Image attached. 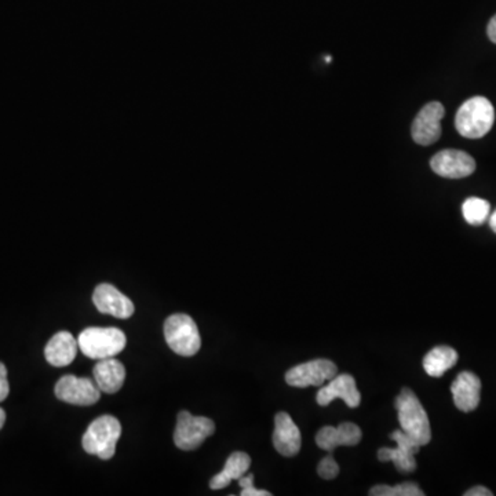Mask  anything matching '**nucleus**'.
<instances>
[{
	"label": "nucleus",
	"mask_w": 496,
	"mask_h": 496,
	"mask_svg": "<svg viewBox=\"0 0 496 496\" xmlns=\"http://www.w3.org/2000/svg\"><path fill=\"white\" fill-rule=\"evenodd\" d=\"M10 393L9 380H7V368L4 363H0V403L6 400Z\"/></svg>",
	"instance_id": "obj_25"
},
{
	"label": "nucleus",
	"mask_w": 496,
	"mask_h": 496,
	"mask_svg": "<svg viewBox=\"0 0 496 496\" xmlns=\"http://www.w3.org/2000/svg\"><path fill=\"white\" fill-rule=\"evenodd\" d=\"M79 343L75 340L74 335L68 331H61L55 334L44 349V356L49 364L54 367H67L76 358Z\"/></svg>",
	"instance_id": "obj_17"
},
{
	"label": "nucleus",
	"mask_w": 496,
	"mask_h": 496,
	"mask_svg": "<svg viewBox=\"0 0 496 496\" xmlns=\"http://www.w3.org/2000/svg\"><path fill=\"white\" fill-rule=\"evenodd\" d=\"M390 438L397 443V448H380L378 451V460L380 462H393L396 468L403 473H411L417 468L415 453L420 452V445L417 441L405 435L403 430H396Z\"/></svg>",
	"instance_id": "obj_10"
},
{
	"label": "nucleus",
	"mask_w": 496,
	"mask_h": 496,
	"mask_svg": "<svg viewBox=\"0 0 496 496\" xmlns=\"http://www.w3.org/2000/svg\"><path fill=\"white\" fill-rule=\"evenodd\" d=\"M371 496H423V491L415 483H403V484L390 487V485H377L371 488Z\"/></svg>",
	"instance_id": "obj_22"
},
{
	"label": "nucleus",
	"mask_w": 496,
	"mask_h": 496,
	"mask_svg": "<svg viewBox=\"0 0 496 496\" xmlns=\"http://www.w3.org/2000/svg\"><path fill=\"white\" fill-rule=\"evenodd\" d=\"M337 374L338 368L334 363L327 358H317V360L303 363L288 371L285 374V382L294 388L322 386Z\"/></svg>",
	"instance_id": "obj_8"
},
{
	"label": "nucleus",
	"mask_w": 496,
	"mask_h": 496,
	"mask_svg": "<svg viewBox=\"0 0 496 496\" xmlns=\"http://www.w3.org/2000/svg\"><path fill=\"white\" fill-rule=\"evenodd\" d=\"M430 167L440 177L460 180L476 172V162L463 150L445 149L432 157Z\"/></svg>",
	"instance_id": "obj_11"
},
{
	"label": "nucleus",
	"mask_w": 496,
	"mask_h": 496,
	"mask_svg": "<svg viewBox=\"0 0 496 496\" xmlns=\"http://www.w3.org/2000/svg\"><path fill=\"white\" fill-rule=\"evenodd\" d=\"M273 445L277 452L287 458L295 457L300 451V430L287 412H279L275 417Z\"/></svg>",
	"instance_id": "obj_14"
},
{
	"label": "nucleus",
	"mask_w": 496,
	"mask_h": 496,
	"mask_svg": "<svg viewBox=\"0 0 496 496\" xmlns=\"http://www.w3.org/2000/svg\"><path fill=\"white\" fill-rule=\"evenodd\" d=\"M445 109L441 102L432 101L426 104L412 123L413 141L422 147H429L441 137V119L444 117Z\"/></svg>",
	"instance_id": "obj_9"
},
{
	"label": "nucleus",
	"mask_w": 496,
	"mask_h": 496,
	"mask_svg": "<svg viewBox=\"0 0 496 496\" xmlns=\"http://www.w3.org/2000/svg\"><path fill=\"white\" fill-rule=\"evenodd\" d=\"M493 493L491 492L488 488L481 487V485H477V487L470 488V490L466 491L465 496H492Z\"/></svg>",
	"instance_id": "obj_26"
},
{
	"label": "nucleus",
	"mask_w": 496,
	"mask_h": 496,
	"mask_svg": "<svg viewBox=\"0 0 496 496\" xmlns=\"http://www.w3.org/2000/svg\"><path fill=\"white\" fill-rule=\"evenodd\" d=\"M396 410L402 430L417 441L420 447L429 444L432 440L429 418L420 398L411 389H403L396 398Z\"/></svg>",
	"instance_id": "obj_1"
},
{
	"label": "nucleus",
	"mask_w": 496,
	"mask_h": 496,
	"mask_svg": "<svg viewBox=\"0 0 496 496\" xmlns=\"http://www.w3.org/2000/svg\"><path fill=\"white\" fill-rule=\"evenodd\" d=\"M362 429L355 423L345 422L340 426H324L316 435V444L319 445L322 450L334 451L340 445H348V447H355L362 441Z\"/></svg>",
	"instance_id": "obj_15"
},
{
	"label": "nucleus",
	"mask_w": 496,
	"mask_h": 496,
	"mask_svg": "<svg viewBox=\"0 0 496 496\" xmlns=\"http://www.w3.org/2000/svg\"><path fill=\"white\" fill-rule=\"evenodd\" d=\"M214 420L205 417H193L188 411L178 413L175 426L174 443L180 450H197L205 438L214 435Z\"/></svg>",
	"instance_id": "obj_6"
},
{
	"label": "nucleus",
	"mask_w": 496,
	"mask_h": 496,
	"mask_svg": "<svg viewBox=\"0 0 496 496\" xmlns=\"http://www.w3.org/2000/svg\"><path fill=\"white\" fill-rule=\"evenodd\" d=\"M487 34L491 42L496 44V14L491 19L490 24H488Z\"/></svg>",
	"instance_id": "obj_27"
},
{
	"label": "nucleus",
	"mask_w": 496,
	"mask_h": 496,
	"mask_svg": "<svg viewBox=\"0 0 496 496\" xmlns=\"http://www.w3.org/2000/svg\"><path fill=\"white\" fill-rule=\"evenodd\" d=\"M495 109L485 97H473L463 102L455 117V127L462 137L477 140L492 129Z\"/></svg>",
	"instance_id": "obj_2"
},
{
	"label": "nucleus",
	"mask_w": 496,
	"mask_h": 496,
	"mask_svg": "<svg viewBox=\"0 0 496 496\" xmlns=\"http://www.w3.org/2000/svg\"><path fill=\"white\" fill-rule=\"evenodd\" d=\"M55 396L61 402L72 405H94L101 398V390L95 380L65 375L55 385Z\"/></svg>",
	"instance_id": "obj_7"
},
{
	"label": "nucleus",
	"mask_w": 496,
	"mask_h": 496,
	"mask_svg": "<svg viewBox=\"0 0 496 496\" xmlns=\"http://www.w3.org/2000/svg\"><path fill=\"white\" fill-rule=\"evenodd\" d=\"M239 485L242 487V496H270L272 493L265 490H258L254 487V476L247 475L239 478Z\"/></svg>",
	"instance_id": "obj_24"
},
{
	"label": "nucleus",
	"mask_w": 496,
	"mask_h": 496,
	"mask_svg": "<svg viewBox=\"0 0 496 496\" xmlns=\"http://www.w3.org/2000/svg\"><path fill=\"white\" fill-rule=\"evenodd\" d=\"M92 302L99 312L114 316L117 319H129L134 315L132 300L108 283H102L95 287Z\"/></svg>",
	"instance_id": "obj_12"
},
{
	"label": "nucleus",
	"mask_w": 496,
	"mask_h": 496,
	"mask_svg": "<svg viewBox=\"0 0 496 496\" xmlns=\"http://www.w3.org/2000/svg\"><path fill=\"white\" fill-rule=\"evenodd\" d=\"M490 227L491 229H492L493 232L496 233V210L495 212H492V215H491L490 217Z\"/></svg>",
	"instance_id": "obj_28"
},
{
	"label": "nucleus",
	"mask_w": 496,
	"mask_h": 496,
	"mask_svg": "<svg viewBox=\"0 0 496 496\" xmlns=\"http://www.w3.org/2000/svg\"><path fill=\"white\" fill-rule=\"evenodd\" d=\"M491 205L487 200L480 197H468L462 205L463 218L468 224L480 227L490 217Z\"/></svg>",
	"instance_id": "obj_21"
},
{
	"label": "nucleus",
	"mask_w": 496,
	"mask_h": 496,
	"mask_svg": "<svg viewBox=\"0 0 496 496\" xmlns=\"http://www.w3.org/2000/svg\"><path fill=\"white\" fill-rule=\"evenodd\" d=\"M164 338L170 349L184 357H192L202 347L196 323L190 316L182 313L172 315L165 320Z\"/></svg>",
	"instance_id": "obj_5"
},
{
	"label": "nucleus",
	"mask_w": 496,
	"mask_h": 496,
	"mask_svg": "<svg viewBox=\"0 0 496 496\" xmlns=\"http://www.w3.org/2000/svg\"><path fill=\"white\" fill-rule=\"evenodd\" d=\"M453 403L462 412H472L480 404L481 380L470 371H463L451 386Z\"/></svg>",
	"instance_id": "obj_16"
},
{
	"label": "nucleus",
	"mask_w": 496,
	"mask_h": 496,
	"mask_svg": "<svg viewBox=\"0 0 496 496\" xmlns=\"http://www.w3.org/2000/svg\"><path fill=\"white\" fill-rule=\"evenodd\" d=\"M4 422H6V413L0 408V429L4 428Z\"/></svg>",
	"instance_id": "obj_29"
},
{
	"label": "nucleus",
	"mask_w": 496,
	"mask_h": 496,
	"mask_svg": "<svg viewBox=\"0 0 496 496\" xmlns=\"http://www.w3.org/2000/svg\"><path fill=\"white\" fill-rule=\"evenodd\" d=\"M120 436H122V425L119 420L112 415H102L92 420L89 429L83 436V450L101 460H110L116 452Z\"/></svg>",
	"instance_id": "obj_4"
},
{
	"label": "nucleus",
	"mask_w": 496,
	"mask_h": 496,
	"mask_svg": "<svg viewBox=\"0 0 496 496\" xmlns=\"http://www.w3.org/2000/svg\"><path fill=\"white\" fill-rule=\"evenodd\" d=\"M92 372H94V380L100 390L108 395L119 392L126 380V368L114 357L99 360Z\"/></svg>",
	"instance_id": "obj_18"
},
{
	"label": "nucleus",
	"mask_w": 496,
	"mask_h": 496,
	"mask_svg": "<svg viewBox=\"0 0 496 496\" xmlns=\"http://www.w3.org/2000/svg\"><path fill=\"white\" fill-rule=\"evenodd\" d=\"M79 349L92 360L115 357L126 348V334L119 328L89 327L77 338Z\"/></svg>",
	"instance_id": "obj_3"
},
{
	"label": "nucleus",
	"mask_w": 496,
	"mask_h": 496,
	"mask_svg": "<svg viewBox=\"0 0 496 496\" xmlns=\"http://www.w3.org/2000/svg\"><path fill=\"white\" fill-rule=\"evenodd\" d=\"M335 398H342L343 402L347 403L348 407L350 408L360 405L362 395L358 392L355 378L352 375H335L332 380H330L328 385L323 386L316 396L317 404L323 405V407L331 404Z\"/></svg>",
	"instance_id": "obj_13"
},
{
	"label": "nucleus",
	"mask_w": 496,
	"mask_h": 496,
	"mask_svg": "<svg viewBox=\"0 0 496 496\" xmlns=\"http://www.w3.org/2000/svg\"><path fill=\"white\" fill-rule=\"evenodd\" d=\"M458 363L457 350L450 347H437L430 350L423 358L426 374L440 378Z\"/></svg>",
	"instance_id": "obj_20"
},
{
	"label": "nucleus",
	"mask_w": 496,
	"mask_h": 496,
	"mask_svg": "<svg viewBox=\"0 0 496 496\" xmlns=\"http://www.w3.org/2000/svg\"><path fill=\"white\" fill-rule=\"evenodd\" d=\"M317 473L324 480H334L340 475V466H338L337 460L332 458V455H327L317 466Z\"/></svg>",
	"instance_id": "obj_23"
},
{
	"label": "nucleus",
	"mask_w": 496,
	"mask_h": 496,
	"mask_svg": "<svg viewBox=\"0 0 496 496\" xmlns=\"http://www.w3.org/2000/svg\"><path fill=\"white\" fill-rule=\"evenodd\" d=\"M252 466V458L245 452H233L225 463L224 470L210 481L212 490H222L227 488L233 480H239L240 477L248 472Z\"/></svg>",
	"instance_id": "obj_19"
}]
</instances>
